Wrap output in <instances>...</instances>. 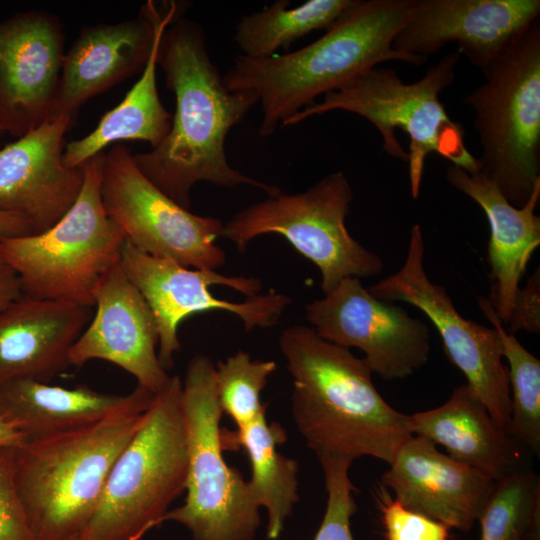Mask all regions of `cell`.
I'll return each instance as SVG.
<instances>
[{
	"mask_svg": "<svg viewBox=\"0 0 540 540\" xmlns=\"http://www.w3.org/2000/svg\"><path fill=\"white\" fill-rule=\"evenodd\" d=\"M376 494L386 540H448L446 525L404 507L382 485Z\"/></svg>",
	"mask_w": 540,
	"mask_h": 540,
	"instance_id": "32",
	"label": "cell"
},
{
	"mask_svg": "<svg viewBox=\"0 0 540 540\" xmlns=\"http://www.w3.org/2000/svg\"><path fill=\"white\" fill-rule=\"evenodd\" d=\"M176 110L171 128L156 147L133 154L141 172L180 206L189 209L198 182L232 188L250 185L273 196L281 190L232 168L225 153L230 130L258 102L248 90H229L207 51L203 29L179 17L165 30L158 52Z\"/></svg>",
	"mask_w": 540,
	"mask_h": 540,
	"instance_id": "1",
	"label": "cell"
},
{
	"mask_svg": "<svg viewBox=\"0 0 540 540\" xmlns=\"http://www.w3.org/2000/svg\"><path fill=\"white\" fill-rule=\"evenodd\" d=\"M413 435L397 451L381 485L404 507L448 528L469 531L478 521L496 481L441 453Z\"/></svg>",
	"mask_w": 540,
	"mask_h": 540,
	"instance_id": "19",
	"label": "cell"
},
{
	"mask_svg": "<svg viewBox=\"0 0 540 540\" xmlns=\"http://www.w3.org/2000/svg\"><path fill=\"white\" fill-rule=\"evenodd\" d=\"M181 409L187 446L186 498L162 519L177 522L193 540H254L259 509L248 481L223 456V416L215 366L205 355L188 363L182 383Z\"/></svg>",
	"mask_w": 540,
	"mask_h": 540,
	"instance_id": "9",
	"label": "cell"
},
{
	"mask_svg": "<svg viewBox=\"0 0 540 540\" xmlns=\"http://www.w3.org/2000/svg\"><path fill=\"white\" fill-rule=\"evenodd\" d=\"M412 0H353L326 33L309 45L283 55L262 58L239 55L223 76L229 90L253 92L262 108L259 134L278 127L335 91L386 61L422 65L428 58L393 49Z\"/></svg>",
	"mask_w": 540,
	"mask_h": 540,
	"instance_id": "3",
	"label": "cell"
},
{
	"mask_svg": "<svg viewBox=\"0 0 540 540\" xmlns=\"http://www.w3.org/2000/svg\"><path fill=\"white\" fill-rule=\"evenodd\" d=\"M529 540H540V536L533 537V538H531Z\"/></svg>",
	"mask_w": 540,
	"mask_h": 540,
	"instance_id": "39",
	"label": "cell"
},
{
	"mask_svg": "<svg viewBox=\"0 0 540 540\" xmlns=\"http://www.w3.org/2000/svg\"><path fill=\"white\" fill-rule=\"evenodd\" d=\"M21 433L15 430L6 420L0 415V445H8L17 447L24 441Z\"/></svg>",
	"mask_w": 540,
	"mask_h": 540,
	"instance_id": "37",
	"label": "cell"
},
{
	"mask_svg": "<svg viewBox=\"0 0 540 540\" xmlns=\"http://www.w3.org/2000/svg\"><path fill=\"white\" fill-rule=\"evenodd\" d=\"M540 16L539 0H412L392 47L428 58L449 42L483 70Z\"/></svg>",
	"mask_w": 540,
	"mask_h": 540,
	"instance_id": "15",
	"label": "cell"
},
{
	"mask_svg": "<svg viewBox=\"0 0 540 540\" xmlns=\"http://www.w3.org/2000/svg\"><path fill=\"white\" fill-rule=\"evenodd\" d=\"M266 409L247 426L235 432L222 431V440L224 448L245 449L251 465V495L267 512V539L276 540L299 500L298 462L278 451L287 435L279 423H268Z\"/></svg>",
	"mask_w": 540,
	"mask_h": 540,
	"instance_id": "26",
	"label": "cell"
},
{
	"mask_svg": "<svg viewBox=\"0 0 540 540\" xmlns=\"http://www.w3.org/2000/svg\"><path fill=\"white\" fill-rule=\"evenodd\" d=\"M460 55L458 50L446 54L413 83H405L392 69L373 67L324 94L321 102L302 109L283 127L333 110L367 119L381 134L383 150L408 163L410 190L416 199L430 153L468 173L480 171L478 159L465 144L464 128L450 118L440 99V93L455 80Z\"/></svg>",
	"mask_w": 540,
	"mask_h": 540,
	"instance_id": "4",
	"label": "cell"
},
{
	"mask_svg": "<svg viewBox=\"0 0 540 540\" xmlns=\"http://www.w3.org/2000/svg\"><path fill=\"white\" fill-rule=\"evenodd\" d=\"M101 196L109 218L139 250L193 269L225 264V252L216 244L222 221L173 201L141 172L122 144L104 152Z\"/></svg>",
	"mask_w": 540,
	"mask_h": 540,
	"instance_id": "12",
	"label": "cell"
},
{
	"mask_svg": "<svg viewBox=\"0 0 540 540\" xmlns=\"http://www.w3.org/2000/svg\"><path fill=\"white\" fill-rule=\"evenodd\" d=\"M275 370L274 361L254 360L244 351L218 362L215 367L218 401L223 414L234 421L237 429L250 424L267 408L261 402V393Z\"/></svg>",
	"mask_w": 540,
	"mask_h": 540,
	"instance_id": "30",
	"label": "cell"
},
{
	"mask_svg": "<svg viewBox=\"0 0 540 540\" xmlns=\"http://www.w3.org/2000/svg\"><path fill=\"white\" fill-rule=\"evenodd\" d=\"M146 412L25 439L15 447L17 489L36 540H65L84 531L114 462Z\"/></svg>",
	"mask_w": 540,
	"mask_h": 540,
	"instance_id": "5",
	"label": "cell"
},
{
	"mask_svg": "<svg viewBox=\"0 0 540 540\" xmlns=\"http://www.w3.org/2000/svg\"><path fill=\"white\" fill-rule=\"evenodd\" d=\"M353 0H308L290 8V1L278 0L260 12L244 16L234 39L241 54L262 58L287 48L310 32L330 28Z\"/></svg>",
	"mask_w": 540,
	"mask_h": 540,
	"instance_id": "27",
	"label": "cell"
},
{
	"mask_svg": "<svg viewBox=\"0 0 540 540\" xmlns=\"http://www.w3.org/2000/svg\"><path fill=\"white\" fill-rule=\"evenodd\" d=\"M57 16L25 11L0 22V128L22 137L52 118L64 59Z\"/></svg>",
	"mask_w": 540,
	"mask_h": 540,
	"instance_id": "16",
	"label": "cell"
},
{
	"mask_svg": "<svg viewBox=\"0 0 540 540\" xmlns=\"http://www.w3.org/2000/svg\"><path fill=\"white\" fill-rule=\"evenodd\" d=\"M353 200L342 172L325 176L306 191L279 192L236 213L224 224L222 237L241 252L255 238L283 236L321 273V289L329 294L344 278H370L383 270L382 258L364 248L345 225Z\"/></svg>",
	"mask_w": 540,
	"mask_h": 540,
	"instance_id": "10",
	"label": "cell"
},
{
	"mask_svg": "<svg viewBox=\"0 0 540 540\" xmlns=\"http://www.w3.org/2000/svg\"><path fill=\"white\" fill-rule=\"evenodd\" d=\"M279 346L292 377L295 425L319 461L352 464L369 456L390 464L413 435L408 415L389 405L374 386L364 358L305 325L283 330Z\"/></svg>",
	"mask_w": 540,
	"mask_h": 540,
	"instance_id": "2",
	"label": "cell"
},
{
	"mask_svg": "<svg viewBox=\"0 0 540 540\" xmlns=\"http://www.w3.org/2000/svg\"><path fill=\"white\" fill-rule=\"evenodd\" d=\"M104 151L83 166V184L69 210L47 230L0 238V253L17 272L23 295L94 307L95 291L121 261L126 240L102 202Z\"/></svg>",
	"mask_w": 540,
	"mask_h": 540,
	"instance_id": "7",
	"label": "cell"
},
{
	"mask_svg": "<svg viewBox=\"0 0 540 540\" xmlns=\"http://www.w3.org/2000/svg\"><path fill=\"white\" fill-rule=\"evenodd\" d=\"M65 540H85V539L82 538L81 535H77V536H73Z\"/></svg>",
	"mask_w": 540,
	"mask_h": 540,
	"instance_id": "38",
	"label": "cell"
},
{
	"mask_svg": "<svg viewBox=\"0 0 540 540\" xmlns=\"http://www.w3.org/2000/svg\"><path fill=\"white\" fill-rule=\"evenodd\" d=\"M412 435L445 447L448 456L498 481L526 467L524 449L493 421L484 403L463 384L442 405L408 415Z\"/></svg>",
	"mask_w": 540,
	"mask_h": 540,
	"instance_id": "24",
	"label": "cell"
},
{
	"mask_svg": "<svg viewBox=\"0 0 540 540\" xmlns=\"http://www.w3.org/2000/svg\"><path fill=\"white\" fill-rule=\"evenodd\" d=\"M306 319L321 338L360 349L372 372L385 380L406 378L428 360L427 325L374 297L359 278H344L324 298L308 303Z\"/></svg>",
	"mask_w": 540,
	"mask_h": 540,
	"instance_id": "14",
	"label": "cell"
},
{
	"mask_svg": "<svg viewBox=\"0 0 540 540\" xmlns=\"http://www.w3.org/2000/svg\"><path fill=\"white\" fill-rule=\"evenodd\" d=\"M480 540H529L540 536V479L528 467L496 481L481 515Z\"/></svg>",
	"mask_w": 540,
	"mask_h": 540,
	"instance_id": "29",
	"label": "cell"
},
{
	"mask_svg": "<svg viewBox=\"0 0 540 540\" xmlns=\"http://www.w3.org/2000/svg\"><path fill=\"white\" fill-rule=\"evenodd\" d=\"M482 71L463 99L475 111L480 171L522 207L540 182V21Z\"/></svg>",
	"mask_w": 540,
	"mask_h": 540,
	"instance_id": "8",
	"label": "cell"
},
{
	"mask_svg": "<svg viewBox=\"0 0 540 540\" xmlns=\"http://www.w3.org/2000/svg\"><path fill=\"white\" fill-rule=\"evenodd\" d=\"M424 251L423 233L420 225L415 224L402 267L367 290L386 302L411 304L430 319L449 361L464 374L467 385L484 403L495 424L507 434L511 397L498 333L460 315L446 289L428 278Z\"/></svg>",
	"mask_w": 540,
	"mask_h": 540,
	"instance_id": "13",
	"label": "cell"
},
{
	"mask_svg": "<svg viewBox=\"0 0 540 540\" xmlns=\"http://www.w3.org/2000/svg\"><path fill=\"white\" fill-rule=\"evenodd\" d=\"M2 133H3V131H2L1 128H0V136H1Z\"/></svg>",
	"mask_w": 540,
	"mask_h": 540,
	"instance_id": "40",
	"label": "cell"
},
{
	"mask_svg": "<svg viewBox=\"0 0 540 540\" xmlns=\"http://www.w3.org/2000/svg\"><path fill=\"white\" fill-rule=\"evenodd\" d=\"M91 316L92 307L25 295L0 311V385L19 379L48 383L63 372Z\"/></svg>",
	"mask_w": 540,
	"mask_h": 540,
	"instance_id": "21",
	"label": "cell"
},
{
	"mask_svg": "<svg viewBox=\"0 0 540 540\" xmlns=\"http://www.w3.org/2000/svg\"><path fill=\"white\" fill-rule=\"evenodd\" d=\"M74 120L56 116L0 149V211L24 217L34 234L54 225L80 193L83 168L62 160Z\"/></svg>",
	"mask_w": 540,
	"mask_h": 540,
	"instance_id": "18",
	"label": "cell"
},
{
	"mask_svg": "<svg viewBox=\"0 0 540 540\" xmlns=\"http://www.w3.org/2000/svg\"><path fill=\"white\" fill-rule=\"evenodd\" d=\"M182 381L170 376L155 394L144 423L117 457L85 540H141L162 524L186 489L187 446Z\"/></svg>",
	"mask_w": 540,
	"mask_h": 540,
	"instance_id": "6",
	"label": "cell"
},
{
	"mask_svg": "<svg viewBox=\"0 0 540 540\" xmlns=\"http://www.w3.org/2000/svg\"><path fill=\"white\" fill-rule=\"evenodd\" d=\"M155 394L137 385L126 395L100 393L19 379L0 385V415L24 439L87 427L101 421L144 413Z\"/></svg>",
	"mask_w": 540,
	"mask_h": 540,
	"instance_id": "23",
	"label": "cell"
},
{
	"mask_svg": "<svg viewBox=\"0 0 540 540\" xmlns=\"http://www.w3.org/2000/svg\"><path fill=\"white\" fill-rule=\"evenodd\" d=\"M166 8L149 0L135 18L83 27L64 55L52 118L76 116L90 98L142 72Z\"/></svg>",
	"mask_w": 540,
	"mask_h": 540,
	"instance_id": "20",
	"label": "cell"
},
{
	"mask_svg": "<svg viewBox=\"0 0 540 540\" xmlns=\"http://www.w3.org/2000/svg\"><path fill=\"white\" fill-rule=\"evenodd\" d=\"M34 234L30 223L22 216L0 211V238L21 237Z\"/></svg>",
	"mask_w": 540,
	"mask_h": 540,
	"instance_id": "36",
	"label": "cell"
},
{
	"mask_svg": "<svg viewBox=\"0 0 540 540\" xmlns=\"http://www.w3.org/2000/svg\"><path fill=\"white\" fill-rule=\"evenodd\" d=\"M0 540H36L15 479V447L0 445Z\"/></svg>",
	"mask_w": 540,
	"mask_h": 540,
	"instance_id": "33",
	"label": "cell"
},
{
	"mask_svg": "<svg viewBox=\"0 0 540 540\" xmlns=\"http://www.w3.org/2000/svg\"><path fill=\"white\" fill-rule=\"evenodd\" d=\"M327 504L321 525L314 540H354L351 518L356 511L348 470L351 463L339 459H322Z\"/></svg>",
	"mask_w": 540,
	"mask_h": 540,
	"instance_id": "31",
	"label": "cell"
},
{
	"mask_svg": "<svg viewBox=\"0 0 540 540\" xmlns=\"http://www.w3.org/2000/svg\"><path fill=\"white\" fill-rule=\"evenodd\" d=\"M484 316L498 333L502 356L508 361L511 416L507 435L524 449L540 454V361L508 333L487 298H479Z\"/></svg>",
	"mask_w": 540,
	"mask_h": 540,
	"instance_id": "28",
	"label": "cell"
},
{
	"mask_svg": "<svg viewBox=\"0 0 540 540\" xmlns=\"http://www.w3.org/2000/svg\"><path fill=\"white\" fill-rule=\"evenodd\" d=\"M182 6L181 2L167 3L141 77L123 100L103 115L94 130L65 145L62 156L64 165L82 167L106 147L119 141H145L154 148L169 133L172 116L159 97L156 70L162 36L167 27L181 17Z\"/></svg>",
	"mask_w": 540,
	"mask_h": 540,
	"instance_id": "25",
	"label": "cell"
},
{
	"mask_svg": "<svg viewBox=\"0 0 540 540\" xmlns=\"http://www.w3.org/2000/svg\"><path fill=\"white\" fill-rule=\"evenodd\" d=\"M446 179L474 200L487 217L490 227L487 259L491 269L488 299L501 323H507L520 281L533 252L540 245V217L536 214L540 182L528 201L522 207H516L481 171L468 173L450 164Z\"/></svg>",
	"mask_w": 540,
	"mask_h": 540,
	"instance_id": "22",
	"label": "cell"
},
{
	"mask_svg": "<svg viewBox=\"0 0 540 540\" xmlns=\"http://www.w3.org/2000/svg\"><path fill=\"white\" fill-rule=\"evenodd\" d=\"M23 296L20 278L0 253V311Z\"/></svg>",
	"mask_w": 540,
	"mask_h": 540,
	"instance_id": "35",
	"label": "cell"
},
{
	"mask_svg": "<svg viewBox=\"0 0 540 540\" xmlns=\"http://www.w3.org/2000/svg\"><path fill=\"white\" fill-rule=\"evenodd\" d=\"M510 334L519 330L540 333V270L529 277L524 287H519L507 322Z\"/></svg>",
	"mask_w": 540,
	"mask_h": 540,
	"instance_id": "34",
	"label": "cell"
},
{
	"mask_svg": "<svg viewBox=\"0 0 540 540\" xmlns=\"http://www.w3.org/2000/svg\"><path fill=\"white\" fill-rule=\"evenodd\" d=\"M121 266L147 302L158 332V359L167 371L180 349L178 327L201 312L223 311L239 317L246 331L274 326L292 300L270 290L259 293L261 281L253 277L226 276L215 270L193 269L149 255L127 240Z\"/></svg>",
	"mask_w": 540,
	"mask_h": 540,
	"instance_id": "11",
	"label": "cell"
},
{
	"mask_svg": "<svg viewBox=\"0 0 540 540\" xmlns=\"http://www.w3.org/2000/svg\"><path fill=\"white\" fill-rule=\"evenodd\" d=\"M121 262V261H120ZM92 321L71 347L70 366L90 360L111 362L156 394L170 376L158 359V332L153 314L121 263L100 281L94 294Z\"/></svg>",
	"mask_w": 540,
	"mask_h": 540,
	"instance_id": "17",
	"label": "cell"
}]
</instances>
